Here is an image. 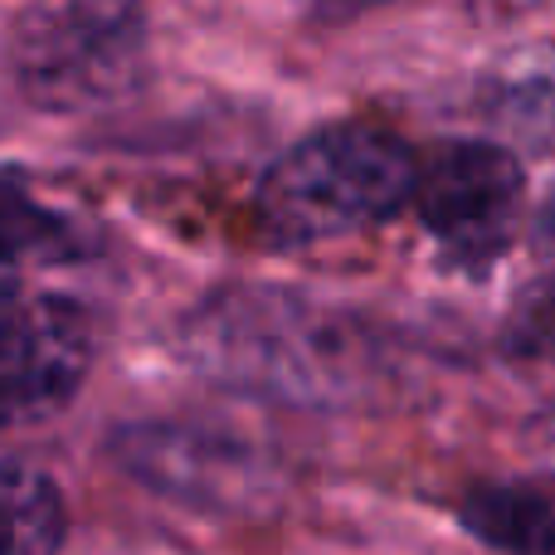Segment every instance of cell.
Wrapping results in <instances>:
<instances>
[{
	"label": "cell",
	"instance_id": "6da1fadb",
	"mask_svg": "<svg viewBox=\"0 0 555 555\" xmlns=\"http://www.w3.org/2000/svg\"><path fill=\"white\" fill-rule=\"evenodd\" d=\"M185 356L205 375L287 404H351L375 375L361 326L283 287H234L185 322Z\"/></svg>",
	"mask_w": 555,
	"mask_h": 555
},
{
	"label": "cell",
	"instance_id": "7a4b0ae2",
	"mask_svg": "<svg viewBox=\"0 0 555 555\" xmlns=\"http://www.w3.org/2000/svg\"><path fill=\"white\" fill-rule=\"evenodd\" d=\"M414 152L365 122H336L302 137L263 171L254 215L273 244H322L380 224L410 201Z\"/></svg>",
	"mask_w": 555,
	"mask_h": 555
},
{
	"label": "cell",
	"instance_id": "3957f363",
	"mask_svg": "<svg viewBox=\"0 0 555 555\" xmlns=\"http://www.w3.org/2000/svg\"><path fill=\"white\" fill-rule=\"evenodd\" d=\"M146 59V0H29L10 35L20 93L49 113L113 103Z\"/></svg>",
	"mask_w": 555,
	"mask_h": 555
},
{
	"label": "cell",
	"instance_id": "277c9868",
	"mask_svg": "<svg viewBox=\"0 0 555 555\" xmlns=\"http://www.w3.org/2000/svg\"><path fill=\"white\" fill-rule=\"evenodd\" d=\"M98 326L83 302L59 293L15 297L0 312V429L44 424L83 390Z\"/></svg>",
	"mask_w": 555,
	"mask_h": 555
},
{
	"label": "cell",
	"instance_id": "5b68a950",
	"mask_svg": "<svg viewBox=\"0 0 555 555\" xmlns=\"http://www.w3.org/2000/svg\"><path fill=\"white\" fill-rule=\"evenodd\" d=\"M527 201V171L498 142H449L420 162L410 205L453 254H498Z\"/></svg>",
	"mask_w": 555,
	"mask_h": 555
},
{
	"label": "cell",
	"instance_id": "8992f818",
	"mask_svg": "<svg viewBox=\"0 0 555 555\" xmlns=\"http://www.w3.org/2000/svg\"><path fill=\"white\" fill-rule=\"evenodd\" d=\"M132 468L162 492H176L185 502H244L259 488L254 459L244 443L210 439V434L185 429H142L137 449H127Z\"/></svg>",
	"mask_w": 555,
	"mask_h": 555
},
{
	"label": "cell",
	"instance_id": "52a82bcc",
	"mask_svg": "<svg viewBox=\"0 0 555 555\" xmlns=\"http://www.w3.org/2000/svg\"><path fill=\"white\" fill-rule=\"evenodd\" d=\"M68 512L54 478L29 463H0V555H59Z\"/></svg>",
	"mask_w": 555,
	"mask_h": 555
},
{
	"label": "cell",
	"instance_id": "ba28073f",
	"mask_svg": "<svg viewBox=\"0 0 555 555\" xmlns=\"http://www.w3.org/2000/svg\"><path fill=\"white\" fill-rule=\"evenodd\" d=\"M88 234L74 215L44 205L35 191L0 171V259L10 263H59L83 259Z\"/></svg>",
	"mask_w": 555,
	"mask_h": 555
},
{
	"label": "cell",
	"instance_id": "9c48e42d",
	"mask_svg": "<svg viewBox=\"0 0 555 555\" xmlns=\"http://www.w3.org/2000/svg\"><path fill=\"white\" fill-rule=\"evenodd\" d=\"M463 517L507 555H555V488H482Z\"/></svg>",
	"mask_w": 555,
	"mask_h": 555
},
{
	"label": "cell",
	"instance_id": "30bf717a",
	"mask_svg": "<svg viewBox=\"0 0 555 555\" xmlns=\"http://www.w3.org/2000/svg\"><path fill=\"white\" fill-rule=\"evenodd\" d=\"M517 346L531 356H555V283H541L527 302L517 307Z\"/></svg>",
	"mask_w": 555,
	"mask_h": 555
},
{
	"label": "cell",
	"instance_id": "8fae6325",
	"mask_svg": "<svg viewBox=\"0 0 555 555\" xmlns=\"http://www.w3.org/2000/svg\"><path fill=\"white\" fill-rule=\"evenodd\" d=\"M375 5H390V0H312V10L322 20H351L361 10H375Z\"/></svg>",
	"mask_w": 555,
	"mask_h": 555
},
{
	"label": "cell",
	"instance_id": "7c38bea8",
	"mask_svg": "<svg viewBox=\"0 0 555 555\" xmlns=\"http://www.w3.org/2000/svg\"><path fill=\"white\" fill-rule=\"evenodd\" d=\"M15 297H20V263L0 259V312H5Z\"/></svg>",
	"mask_w": 555,
	"mask_h": 555
},
{
	"label": "cell",
	"instance_id": "4fadbf2b",
	"mask_svg": "<svg viewBox=\"0 0 555 555\" xmlns=\"http://www.w3.org/2000/svg\"><path fill=\"white\" fill-rule=\"evenodd\" d=\"M546 449H551V453H555V420H551V424H546Z\"/></svg>",
	"mask_w": 555,
	"mask_h": 555
},
{
	"label": "cell",
	"instance_id": "5bb4252c",
	"mask_svg": "<svg viewBox=\"0 0 555 555\" xmlns=\"http://www.w3.org/2000/svg\"><path fill=\"white\" fill-rule=\"evenodd\" d=\"M551 107H555V78H551Z\"/></svg>",
	"mask_w": 555,
	"mask_h": 555
}]
</instances>
